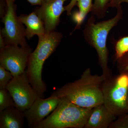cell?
Segmentation results:
<instances>
[{
	"label": "cell",
	"instance_id": "24",
	"mask_svg": "<svg viewBox=\"0 0 128 128\" xmlns=\"http://www.w3.org/2000/svg\"><path fill=\"white\" fill-rule=\"evenodd\" d=\"M31 4L41 6L44 0H27Z\"/></svg>",
	"mask_w": 128,
	"mask_h": 128
},
{
	"label": "cell",
	"instance_id": "11",
	"mask_svg": "<svg viewBox=\"0 0 128 128\" xmlns=\"http://www.w3.org/2000/svg\"><path fill=\"white\" fill-rule=\"evenodd\" d=\"M115 118L103 104L98 105L92 109L84 128H108Z\"/></svg>",
	"mask_w": 128,
	"mask_h": 128
},
{
	"label": "cell",
	"instance_id": "18",
	"mask_svg": "<svg viewBox=\"0 0 128 128\" xmlns=\"http://www.w3.org/2000/svg\"><path fill=\"white\" fill-rule=\"evenodd\" d=\"M13 77L10 71L0 65V89L6 88Z\"/></svg>",
	"mask_w": 128,
	"mask_h": 128
},
{
	"label": "cell",
	"instance_id": "14",
	"mask_svg": "<svg viewBox=\"0 0 128 128\" xmlns=\"http://www.w3.org/2000/svg\"><path fill=\"white\" fill-rule=\"evenodd\" d=\"M92 1L93 0H78L76 5L79 8V11L75 13L73 17L77 22L74 31L80 28L86 15L92 12L93 6Z\"/></svg>",
	"mask_w": 128,
	"mask_h": 128
},
{
	"label": "cell",
	"instance_id": "7",
	"mask_svg": "<svg viewBox=\"0 0 128 128\" xmlns=\"http://www.w3.org/2000/svg\"><path fill=\"white\" fill-rule=\"evenodd\" d=\"M6 88L13 98L15 106L23 112L28 109L37 98L41 97L30 84L26 71L13 76Z\"/></svg>",
	"mask_w": 128,
	"mask_h": 128
},
{
	"label": "cell",
	"instance_id": "4",
	"mask_svg": "<svg viewBox=\"0 0 128 128\" xmlns=\"http://www.w3.org/2000/svg\"><path fill=\"white\" fill-rule=\"evenodd\" d=\"M92 109L81 107L61 98L55 110L34 128H84Z\"/></svg>",
	"mask_w": 128,
	"mask_h": 128
},
{
	"label": "cell",
	"instance_id": "27",
	"mask_svg": "<svg viewBox=\"0 0 128 128\" xmlns=\"http://www.w3.org/2000/svg\"><path fill=\"white\" fill-rule=\"evenodd\" d=\"M46 2H50L54 0H44Z\"/></svg>",
	"mask_w": 128,
	"mask_h": 128
},
{
	"label": "cell",
	"instance_id": "17",
	"mask_svg": "<svg viewBox=\"0 0 128 128\" xmlns=\"http://www.w3.org/2000/svg\"><path fill=\"white\" fill-rule=\"evenodd\" d=\"M12 106H15V102L8 90L6 88L0 89V112Z\"/></svg>",
	"mask_w": 128,
	"mask_h": 128
},
{
	"label": "cell",
	"instance_id": "2",
	"mask_svg": "<svg viewBox=\"0 0 128 128\" xmlns=\"http://www.w3.org/2000/svg\"><path fill=\"white\" fill-rule=\"evenodd\" d=\"M62 37L60 33L54 31L39 36L36 48L29 56L26 74L32 87L41 97L47 90L46 84L42 80L44 64L55 51Z\"/></svg>",
	"mask_w": 128,
	"mask_h": 128
},
{
	"label": "cell",
	"instance_id": "23",
	"mask_svg": "<svg viewBox=\"0 0 128 128\" xmlns=\"http://www.w3.org/2000/svg\"><path fill=\"white\" fill-rule=\"evenodd\" d=\"M6 6V0H0V17L2 18L4 15L6 9L5 6Z\"/></svg>",
	"mask_w": 128,
	"mask_h": 128
},
{
	"label": "cell",
	"instance_id": "10",
	"mask_svg": "<svg viewBox=\"0 0 128 128\" xmlns=\"http://www.w3.org/2000/svg\"><path fill=\"white\" fill-rule=\"evenodd\" d=\"M67 0H54L46 2L44 0L40 7L34 11L43 22L46 34L54 32L60 22V17L65 11L64 4Z\"/></svg>",
	"mask_w": 128,
	"mask_h": 128
},
{
	"label": "cell",
	"instance_id": "1",
	"mask_svg": "<svg viewBox=\"0 0 128 128\" xmlns=\"http://www.w3.org/2000/svg\"><path fill=\"white\" fill-rule=\"evenodd\" d=\"M105 79L103 75L92 74L90 70H85L80 78L67 84L54 92L60 98H64L81 107L93 108L103 104L102 84Z\"/></svg>",
	"mask_w": 128,
	"mask_h": 128
},
{
	"label": "cell",
	"instance_id": "15",
	"mask_svg": "<svg viewBox=\"0 0 128 128\" xmlns=\"http://www.w3.org/2000/svg\"><path fill=\"white\" fill-rule=\"evenodd\" d=\"M110 0H94L92 14L98 19L105 17L108 12Z\"/></svg>",
	"mask_w": 128,
	"mask_h": 128
},
{
	"label": "cell",
	"instance_id": "12",
	"mask_svg": "<svg viewBox=\"0 0 128 128\" xmlns=\"http://www.w3.org/2000/svg\"><path fill=\"white\" fill-rule=\"evenodd\" d=\"M18 18L26 26L25 37L28 39L35 35L38 37L46 34L43 22L34 10L28 15L22 14Z\"/></svg>",
	"mask_w": 128,
	"mask_h": 128
},
{
	"label": "cell",
	"instance_id": "9",
	"mask_svg": "<svg viewBox=\"0 0 128 128\" xmlns=\"http://www.w3.org/2000/svg\"><path fill=\"white\" fill-rule=\"evenodd\" d=\"M61 98L54 92L46 98H37L28 109L24 112L30 128H34L57 107Z\"/></svg>",
	"mask_w": 128,
	"mask_h": 128
},
{
	"label": "cell",
	"instance_id": "3",
	"mask_svg": "<svg viewBox=\"0 0 128 128\" xmlns=\"http://www.w3.org/2000/svg\"><path fill=\"white\" fill-rule=\"evenodd\" d=\"M117 10L116 14L113 18L98 22H96L95 16L92 14L83 30L85 40L97 52L98 61L105 77L108 71V50L106 45L108 35L123 17L122 6L118 8Z\"/></svg>",
	"mask_w": 128,
	"mask_h": 128
},
{
	"label": "cell",
	"instance_id": "6",
	"mask_svg": "<svg viewBox=\"0 0 128 128\" xmlns=\"http://www.w3.org/2000/svg\"><path fill=\"white\" fill-rule=\"evenodd\" d=\"M16 9V6L14 2H6V12L1 21L4 26L0 33L4 38L6 45L28 48L25 39V29L17 16Z\"/></svg>",
	"mask_w": 128,
	"mask_h": 128
},
{
	"label": "cell",
	"instance_id": "22",
	"mask_svg": "<svg viewBox=\"0 0 128 128\" xmlns=\"http://www.w3.org/2000/svg\"><path fill=\"white\" fill-rule=\"evenodd\" d=\"M123 61L124 70L125 71H128V53L126 54L123 57L118 60Z\"/></svg>",
	"mask_w": 128,
	"mask_h": 128
},
{
	"label": "cell",
	"instance_id": "21",
	"mask_svg": "<svg viewBox=\"0 0 128 128\" xmlns=\"http://www.w3.org/2000/svg\"><path fill=\"white\" fill-rule=\"evenodd\" d=\"M78 0H71L70 3L64 7L65 11H66L67 16L71 15V11L73 7L76 5Z\"/></svg>",
	"mask_w": 128,
	"mask_h": 128
},
{
	"label": "cell",
	"instance_id": "26",
	"mask_svg": "<svg viewBox=\"0 0 128 128\" xmlns=\"http://www.w3.org/2000/svg\"><path fill=\"white\" fill-rule=\"evenodd\" d=\"M15 0H6V2H14Z\"/></svg>",
	"mask_w": 128,
	"mask_h": 128
},
{
	"label": "cell",
	"instance_id": "25",
	"mask_svg": "<svg viewBox=\"0 0 128 128\" xmlns=\"http://www.w3.org/2000/svg\"><path fill=\"white\" fill-rule=\"evenodd\" d=\"M6 46L4 38L0 33V49L4 48Z\"/></svg>",
	"mask_w": 128,
	"mask_h": 128
},
{
	"label": "cell",
	"instance_id": "20",
	"mask_svg": "<svg viewBox=\"0 0 128 128\" xmlns=\"http://www.w3.org/2000/svg\"><path fill=\"white\" fill-rule=\"evenodd\" d=\"M126 2L128 4V0H110L108 7L118 8L121 6V4Z\"/></svg>",
	"mask_w": 128,
	"mask_h": 128
},
{
	"label": "cell",
	"instance_id": "19",
	"mask_svg": "<svg viewBox=\"0 0 128 128\" xmlns=\"http://www.w3.org/2000/svg\"><path fill=\"white\" fill-rule=\"evenodd\" d=\"M116 121L111 124L110 127L116 128H128V112L123 114Z\"/></svg>",
	"mask_w": 128,
	"mask_h": 128
},
{
	"label": "cell",
	"instance_id": "5",
	"mask_svg": "<svg viewBox=\"0 0 128 128\" xmlns=\"http://www.w3.org/2000/svg\"><path fill=\"white\" fill-rule=\"evenodd\" d=\"M103 104L115 116L128 112V74H123L102 88Z\"/></svg>",
	"mask_w": 128,
	"mask_h": 128
},
{
	"label": "cell",
	"instance_id": "16",
	"mask_svg": "<svg viewBox=\"0 0 128 128\" xmlns=\"http://www.w3.org/2000/svg\"><path fill=\"white\" fill-rule=\"evenodd\" d=\"M115 57L119 60L128 53V35L121 37L115 44Z\"/></svg>",
	"mask_w": 128,
	"mask_h": 128
},
{
	"label": "cell",
	"instance_id": "28",
	"mask_svg": "<svg viewBox=\"0 0 128 128\" xmlns=\"http://www.w3.org/2000/svg\"></svg>",
	"mask_w": 128,
	"mask_h": 128
},
{
	"label": "cell",
	"instance_id": "8",
	"mask_svg": "<svg viewBox=\"0 0 128 128\" xmlns=\"http://www.w3.org/2000/svg\"><path fill=\"white\" fill-rule=\"evenodd\" d=\"M17 45H6L0 49V65L10 71L13 76L24 73L32 49Z\"/></svg>",
	"mask_w": 128,
	"mask_h": 128
},
{
	"label": "cell",
	"instance_id": "13",
	"mask_svg": "<svg viewBox=\"0 0 128 128\" xmlns=\"http://www.w3.org/2000/svg\"><path fill=\"white\" fill-rule=\"evenodd\" d=\"M24 112L15 106L0 112V128H22L24 126Z\"/></svg>",
	"mask_w": 128,
	"mask_h": 128
}]
</instances>
